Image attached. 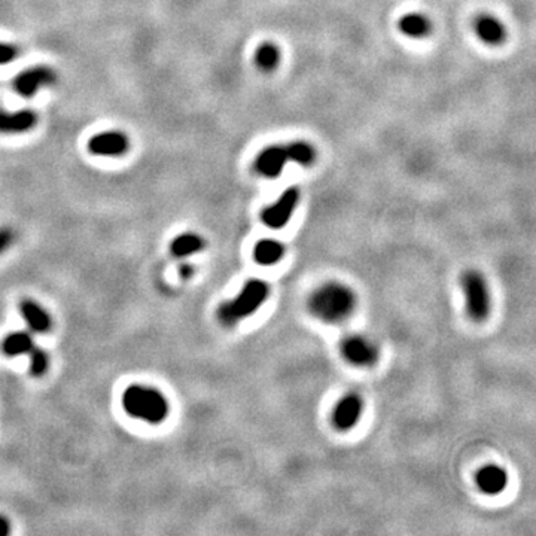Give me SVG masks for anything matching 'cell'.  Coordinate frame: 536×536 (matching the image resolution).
Listing matches in <instances>:
<instances>
[{
  "instance_id": "cell-20",
  "label": "cell",
  "mask_w": 536,
  "mask_h": 536,
  "mask_svg": "<svg viewBox=\"0 0 536 536\" xmlns=\"http://www.w3.org/2000/svg\"><path fill=\"white\" fill-rule=\"evenodd\" d=\"M288 155H289V161H294L303 165H308L313 161H315V149H313L311 144L306 142H294L286 144Z\"/></svg>"
},
{
  "instance_id": "cell-4",
  "label": "cell",
  "mask_w": 536,
  "mask_h": 536,
  "mask_svg": "<svg viewBox=\"0 0 536 536\" xmlns=\"http://www.w3.org/2000/svg\"><path fill=\"white\" fill-rule=\"evenodd\" d=\"M462 289L466 299V311L475 322H483L489 318L491 308L490 290L486 278L475 270H469L462 276Z\"/></svg>"
},
{
  "instance_id": "cell-8",
  "label": "cell",
  "mask_w": 536,
  "mask_h": 536,
  "mask_svg": "<svg viewBox=\"0 0 536 536\" xmlns=\"http://www.w3.org/2000/svg\"><path fill=\"white\" fill-rule=\"evenodd\" d=\"M128 148V137L117 130L98 133L88 142V151L98 156H122Z\"/></svg>"
},
{
  "instance_id": "cell-18",
  "label": "cell",
  "mask_w": 536,
  "mask_h": 536,
  "mask_svg": "<svg viewBox=\"0 0 536 536\" xmlns=\"http://www.w3.org/2000/svg\"><path fill=\"white\" fill-rule=\"evenodd\" d=\"M399 30L408 38H423L429 33L431 24L426 17L420 14H408L401 18Z\"/></svg>"
},
{
  "instance_id": "cell-10",
  "label": "cell",
  "mask_w": 536,
  "mask_h": 536,
  "mask_svg": "<svg viewBox=\"0 0 536 536\" xmlns=\"http://www.w3.org/2000/svg\"><path fill=\"white\" fill-rule=\"evenodd\" d=\"M289 163L286 147H270L264 149L255 161V170L265 177H277Z\"/></svg>"
},
{
  "instance_id": "cell-12",
  "label": "cell",
  "mask_w": 536,
  "mask_h": 536,
  "mask_svg": "<svg viewBox=\"0 0 536 536\" xmlns=\"http://www.w3.org/2000/svg\"><path fill=\"white\" fill-rule=\"evenodd\" d=\"M477 486L486 495L495 496L502 493L508 484V474L504 468L496 465L484 466L477 474Z\"/></svg>"
},
{
  "instance_id": "cell-5",
  "label": "cell",
  "mask_w": 536,
  "mask_h": 536,
  "mask_svg": "<svg viewBox=\"0 0 536 536\" xmlns=\"http://www.w3.org/2000/svg\"><path fill=\"white\" fill-rule=\"evenodd\" d=\"M299 191L297 188H289L281 195L274 204L268 206L262 211V221L267 227L273 230H281L289 222L294 210L298 204Z\"/></svg>"
},
{
  "instance_id": "cell-3",
  "label": "cell",
  "mask_w": 536,
  "mask_h": 536,
  "mask_svg": "<svg viewBox=\"0 0 536 536\" xmlns=\"http://www.w3.org/2000/svg\"><path fill=\"white\" fill-rule=\"evenodd\" d=\"M270 288L262 281L253 278L243 286L240 294L230 301H225L218 308V319L223 327H234L243 319L255 315L265 303Z\"/></svg>"
},
{
  "instance_id": "cell-24",
  "label": "cell",
  "mask_w": 536,
  "mask_h": 536,
  "mask_svg": "<svg viewBox=\"0 0 536 536\" xmlns=\"http://www.w3.org/2000/svg\"><path fill=\"white\" fill-rule=\"evenodd\" d=\"M10 532L9 521L5 517H0V536H6Z\"/></svg>"
},
{
  "instance_id": "cell-25",
  "label": "cell",
  "mask_w": 536,
  "mask_h": 536,
  "mask_svg": "<svg viewBox=\"0 0 536 536\" xmlns=\"http://www.w3.org/2000/svg\"><path fill=\"white\" fill-rule=\"evenodd\" d=\"M181 271H182V276H184V277H188L189 274L193 273V268L189 267V265H184V267L181 268Z\"/></svg>"
},
{
  "instance_id": "cell-1",
  "label": "cell",
  "mask_w": 536,
  "mask_h": 536,
  "mask_svg": "<svg viewBox=\"0 0 536 536\" xmlns=\"http://www.w3.org/2000/svg\"><path fill=\"white\" fill-rule=\"evenodd\" d=\"M356 303V295L350 288L341 283H327L313 292L308 310L322 322L340 323L353 315Z\"/></svg>"
},
{
  "instance_id": "cell-2",
  "label": "cell",
  "mask_w": 536,
  "mask_h": 536,
  "mask_svg": "<svg viewBox=\"0 0 536 536\" xmlns=\"http://www.w3.org/2000/svg\"><path fill=\"white\" fill-rule=\"evenodd\" d=\"M122 407L133 417L149 424H160L169 416V401L154 387L133 385L122 395Z\"/></svg>"
},
{
  "instance_id": "cell-6",
  "label": "cell",
  "mask_w": 536,
  "mask_h": 536,
  "mask_svg": "<svg viewBox=\"0 0 536 536\" xmlns=\"http://www.w3.org/2000/svg\"><path fill=\"white\" fill-rule=\"evenodd\" d=\"M57 80L55 72L50 67L45 66H36L30 67L27 70H22L14 81L15 91L21 96L30 98L35 96L40 88L50 87Z\"/></svg>"
},
{
  "instance_id": "cell-14",
  "label": "cell",
  "mask_w": 536,
  "mask_h": 536,
  "mask_svg": "<svg viewBox=\"0 0 536 536\" xmlns=\"http://www.w3.org/2000/svg\"><path fill=\"white\" fill-rule=\"evenodd\" d=\"M477 36L489 45H499L505 40L507 31L504 24L491 15H482L475 21Z\"/></svg>"
},
{
  "instance_id": "cell-13",
  "label": "cell",
  "mask_w": 536,
  "mask_h": 536,
  "mask_svg": "<svg viewBox=\"0 0 536 536\" xmlns=\"http://www.w3.org/2000/svg\"><path fill=\"white\" fill-rule=\"evenodd\" d=\"M20 313L33 332L47 334L52 329L51 315L36 301L22 299L20 304Z\"/></svg>"
},
{
  "instance_id": "cell-9",
  "label": "cell",
  "mask_w": 536,
  "mask_h": 536,
  "mask_svg": "<svg viewBox=\"0 0 536 536\" xmlns=\"http://www.w3.org/2000/svg\"><path fill=\"white\" fill-rule=\"evenodd\" d=\"M364 411V402L359 395L344 396L332 412V422L340 431H349L359 422Z\"/></svg>"
},
{
  "instance_id": "cell-23",
  "label": "cell",
  "mask_w": 536,
  "mask_h": 536,
  "mask_svg": "<svg viewBox=\"0 0 536 536\" xmlns=\"http://www.w3.org/2000/svg\"><path fill=\"white\" fill-rule=\"evenodd\" d=\"M13 243V232L9 230H0V253H3Z\"/></svg>"
},
{
  "instance_id": "cell-16",
  "label": "cell",
  "mask_w": 536,
  "mask_h": 536,
  "mask_svg": "<svg viewBox=\"0 0 536 536\" xmlns=\"http://www.w3.org/2000/svg\"><path fill=\"white\" fill-rule=\"evenodd\" d=\"M33 348H35V343H33L31 334L27 331H17L9 334L2 343V352L9 357L30 353Z\"/></svg>"
},
{
  "instance_id": "cell-22",
  "label": "cell",
  "mask_w": 536,
  "mask_h": 536,
  "mask_svg": "<svg viewBox=\"0 0 536 536\" xmlns=\"http://www.w3.org/2000/svg\"><path fill=\"white\" fill-rule=\"evenodd\" d=\"M18 57V48L15 45L0 42V66L13 63Z\"/></svg>"
},
{
  "instance_id": "cell-15",
  "label": "cell",
  "mask_w": 536,
  "mask_h": 536,
  "mask_svg": "<svg viewBox=\"0 0 536 536\" xmlns=\"http://www.w3.org/2000/svg\"><path fill=\"white\" fill-rule=\"evenodd\" d=\"M204 240L194 232H185L177 236L172 244H170V251L173 256L176 258H186V256H191L198 253L201 249H204Z\"/></svg>"
},
{
  "instance_id": "cell-11",
  "label": "cell",
  "mask_w": 536,
  "mask_h": 536,
  "mask_svg": "<svg viewBox=\"0 0 536 536\" xmlns=\"http://www.w3.org/2000/svg\"><path fill=\"white\" fill-rule=\"evenodd\" d=\"M38 124V115L33 110L6 112L0 110V134L27 133Z\"/></svg>"
},
{
  "instance_id": "cell-21",
  "label": "cell",
  "mask_w": 536,
  "mask_h": 536,
  "mask_svg": "<svg viewBox=\"0 0 536 536\" xmlns=\"http://www.w3.org/2000/svg\"><path fill=\"white\" fill-rule=\"evenodd\" d=\"M30 373L33 377H42L48 371L50 366V357L39 348H33L30 350Z\"/></svg>"
},
{
  "instance_id": "cell-7",
  "label": "cell",
  "mask_w": 536,
  "mask_h": 536,
  "mask_svg": "<svg viewBox=\"0 0 536 536\" xmlns=\"http://www.w3.org/2000/svg\"><path fill=\"white\" fill-rule=\"evenodd\" d=\"M341 355L355 366H371L378 361L375 345L361 335H352L341 344Z\"/></svg>"
},
{
  "instance_id": "cell-17",
  "label": "cell",
  "mask_w": 536,
  "mask_h": 536,
  "mask_svg": "<svg viewBox=\"0 0 536 536\" xmlns=\"http://www.w3.org/2000/svg\"><path fill=\"white\" fill-rule=\"evenodd\" d=\"M255 260L261 265H274L278 261L283 258L285 255V248L282 243H278L276 240L267 239L261 240L258 244L255 246Z\"/></svg>"
},
{
  "instance_id": "cell-19",
  "label": "cell",
  "mask_w": 536,
  "mask_h": 536,
  "mask_svg": "<svg viewBox=\"0 0 536 536\" xmlns=\"http://www.w3.org/2000/svg\"><path fill=\"white\" fill-rule=\"evenodd\" d=\"M255 61L262 70H273L281 61V52L273 43H262L255 54Z\"/></svg>"
}]
</instances>
